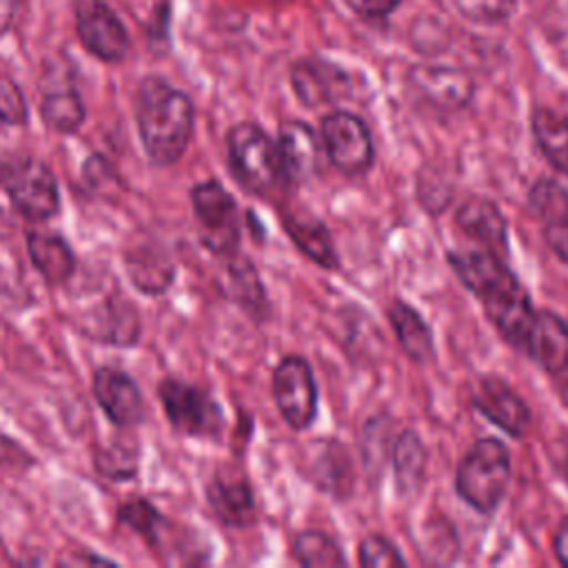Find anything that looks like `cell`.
<instances>
[{
    "instance_id": "836d02e7",
    "label": "cell",
    "mask_w": 568,
    "mask_h": 568,
    "mask_svg": "<svg viewBox=\"0 0 568 568\" xmlns=\"http://www.w3.org/2000/svg\"><path fill=\"white\" fill-rule=\"evenodd\" d=\"M455 4L466 18L477 22H501L515 9V0H455Z\"/></svg>"
},
{
    "instance_id": "e575fe53",
    "label": "cell",
    "mask_w": 568,
    "mask_h": 568,
    "mask_svg": "<svg viewBox=\"0 0 568 568\" xmlns=\"http://www.w3.org/2000/svg\"><path fill=\"white\" fill-rule=\"evenodd\" d=\"M348 7L364 18H384L393 13L402 0H346Z\"/></svg>"
},
{
    "instance_id": "1f68e13d",
    "label": "cell",
    "mask_w": 568,
    "mask_h": 568,
    "mask_svg": "<svg viewBox=\"0 0 568 568\" xmlns=\"http://www.w3.org/2000/svg\"><path fill=\"white\" fill-rule=\"evenodd\" d=\"M118 517L122 524L133 528L138 535H144L149 541H155V532L160 526V513L153 508L151 501L135 497L124 501L118 508Z\"/></svg>"
},
{
    "instance_id": "f546056e",
    "label": "cell",
    "mask_w": 568,
    "mask_h": 568,
    "mask_svg": "<svg viewBox=\"0 0 568 568\" xmlns=\"http://www.w3.org/2000/svg\"><path fill=\"white\" fill-rule=\"evenodd\" d=\"M388 439H390V424L386 415H375L373 419L366 422L364 426V437H362V457L373 475H379L384 470V462L390 455L388 450Z\"/></svg>"
},
{
    "instance_id": "ba28073f",
    "label": "cell",
    "mask_w": 568,
    "mask_h": 568,
    "mask_svg": "<svg viewBox=\"0 0 568 568\" xmlns=\"http://www.w3.org/2000/svg\"><path fill=\"white\" fill-rule=\"evenodd\" d=\"M273 397L282 419L293 430H306L317 413V384L302 355H286L273 371Z\"/></svg>"
},
{
    "instance_id": "d6a6232c",
    "label": "cell",
    "mask_w": 568,
    "mask_h": 568,
    "mask_svg": "<svg viewBox=\"0 0 568 568\" xmlns=\"http://www.w3.org/2000/svg\"><path fill=\"white\" fill-rule=\"evenodd\" d=\"M0 122L2 124H24L27 122V102L18 84L0 73Z\"/></svg>"
},
{
    "instance_id": "6da1fadb",
    "label": "cell",
    "mask_w": 568,
    "mask_h": 568,
    "mask_svg": "<svg viewBox=\"0 0 568 568\" xmlns=\"http://www.w3.org/2000/svg\"><path fill=\"white\" fill-rule=\"evenodd\" d=\"M135 122L149 160L169 166L184 155L193 135L195 113L186 93L151 75L138 87Z\"/></svg>"
},
{
    "instance_id": "30bf717a",
    "label": "cell",
    "mask_w": 568,
    "mask_h": 568,
    "mask_svg": "<svg viewBox=\"0 0 568 568\" xmlns=\"http://www.w3.org/2000/svg\"><path fill=\"white\" fill-rule=\"evenodd\" d=\"M408 87L415 98L435 111H459L475 93V84L468 73L455 67L417 64L408 71Z\"/></svg>"
},
{
    "instance_id": "3957f363",
    "label": "cell",
    "mask_w": 568,
    "mask_h": 568,
    "mask_svg": "<svg viewBox=\"0 0 568 568\" xmlns=\"http://www.w3.org/2000/svg\"><path fill=\"white\" fill-rule=\"evenodd\" d=\"M510 479V453L497 437L477 439L459 459L455 490L470 508L490 515L504 499Z\"/></svg>"
},
{
    "instance_id": "ffe728a7",
    "label": "cell",
    "mask_w": 568,
    "mask_h": 568,
    "mask_svg": "<svg viewBox=\"0 0 568 568\" xmlns=\"http://www.w3.org/2000/svg\"><path fill=\"white\" fill-rule=\"evenodd\" d=\"M390 459H393L397 493L404 499L415 497L424 486L426 466H428V450L422 437L415 430L404 428L393 444Z\"/></svg>"
},
{
    "instance_id": "4fadbf2b",
    "label": "cell",
    "mask_w": 568,
    "mask_h": 568,
    "mask_svg": "<svg viewBox=\"0 0 568 568\" xmlns=\"http://www.w3.org/2000/svg\"><path fill=\"white\" fill-rule=\"evenodd\" d=\"M277 149L288 186L308 182L322 166V138L302 120L284 122L277 133Z\"/></svg>"
},
{
    "instance_id": "8fae6325",
    "label": "cell",
    "mask_w": 568,
    "mask_h": 568,
    "mask_svg": "<svg viewBox=\"0 0 568 568\" xmlns=\"http://www.w3.org/2000/svg\"><path fill=\"white\" fill-rule=\"evenodd\" d=\"M470 402L490 424L501 428L506 435L515 439L526 435L532 419L530 408L501 377H481L470 395Z\"/></svg>"
},
{
    "instance_id": "5bb4252c",
    "label": "cell",
    "mask_w": 568,
    "mask_h": 568,
    "mask_svg": "<svg viewBox=\"0 0 568 568\" xmlns=\"http://www.w3.org/2000/svg\"><path fill=\"white\" fill-rule=\"evenodd\" d=\"M93 395L104 415L118 426H135L144 417V399L131 375L113 366L93 373Z\"/></svg>"
},
{
    "instance_id": "2e32d148",
    "label": "cell",
    "mask_w": 568,
    "mask_h": 568,
    "mask_svg": "<svg viewBox=\"0 0 568 568\" xmlns=\"http://www.w3.org/2000/svg\"><path fill=\"white\" fill-rule=\"evenodd\" d=\"M457 229L477 246L493 251L499 257L508 253V229L499 206L481 195H473L459 204L455 213Z\"/></svg>"
},
{
    "instance_id": "52a82bcc",
    "label": "cell",
    "mask_w": 568,
    "mask_h": 568,
    "mask_svg": "<svg viewBox=\"0 0 568 568\" xmlns=\"http://www.w3.org/2000/svg\"><path fill=\"white\" fill-rule=\"evenodd\" d=\"M158 397L171 426L191 437H217L224 428L220 404L200 386L166 377L158 386Z\"/></svg>"
},
{
    "instance_id": "7402d4cb",
    "label": "cell",
    "mask_w": 568,
    "mask_h": 568,
    "mask_svg": "<svg viewBox=\"0 0 568 568\" xmlns=\"http://www.w3.org/2000/svg\"><path fill=\"white\" fill-rule=\"evenodd\" d=\"M344 73L320 60H300L291 69V82L306 106L333 102L344 89Z\"/></svg>"
},
{
    "instance_id": "5b68a950",
    "label": "cell",
    "mask_w": 568,
    "mask_h": 568,
    "mask_svg": "<svg viewBox=\"0 0 568 568\" xmlns=\"http://www.w3.org/2000/svg\"><path fill=\"white\" fill-rule=\"evenodd\" d=\"M191 204L200 226L202 244L222 257L237 253L242 229L233 195L220 182L206 180L191 189Z\"/></svg>"
},
{
    "instance_id": "277c9868",
    "label": "cell",
    "mask_w": 568,
    "mask_h": 568,
    "mask_svg": "<svg viewBox=\"0 0 568 568\" xmlns=\"http://www.w3.org/2000/svg\"><path fill=\"white\" fill-rule=\"evenodd\" d=\"M0 182L13 209L31 222H44L60 209L58 180L40 160L20 158L4 164Z\"/></svg>"
},
{
    "instance_id": "484cf974",
    "label": "cell",
    "mask_w": 568,
    "mask_h": 568,
    "mask_svg": "<svg viewBox=\"0 0 568 568\" xmlns=\"http://www.w3.org/2000/svg\"><path fill=\"white\" fill-rule=\"evenodd\" d=\"M528 206L541 222V231L568 226V189L552 178H539L528 191Z\"/></svg>"
},
{
    "instance_id": "7c38bea8",
    "label": "cell",
    "mask_w": 568,
    "mask_h": 568,
    "mask_svg": "<svg viewBox=\"0 0 568 568\" xmlns=\"http://www.w3.org/2000/svg\"><path fill=\"white\" fill-rule=\"evenodd\" d=\"M82 44L104 62H118L129 49V38L118 16L100 0H82L75 13Z\"/></svg>"
},
{
    "instance_id": "d6986e66",
    "label": "cell",
    "mask_w": 568,
    "mask_h": 568,
    "mask_svg": "<svg viewBox=\"0 0 568 568\" xmlns=\"http://www.w3.org/2000/svg\"><path fill=\"white\" fill-rule=\"evenodd\" d=\"M386 317L399 348L406 353L408 359L417 364H428L435 357L433 331L410 304H406L404 300H393L386 308Z\"/></svg>"
},
{
    "instance_id": "603a6c76",
    "label": "cell",
    "mask_w": 568,
    "mask_h": 568,
    "mask_svg": "<svg viewBox=\"0 0 568 568\" xmlns=\"http://www.w3.org/2000/svg\"><path fill=\"white\" fill-rule=\"evenodd\" d=\"M27 251L33 266L49 284H64L75 271V257L64 237L49 231H31L27 235Z\"/></svg>"
},
{
    "instance_id": "4dcf8cb0",
    "label": "cell",
    "mask_w": 568,
    "mask_h": 568,
    "mask_svg": "<svg viewBox=\"0 0 568 568\" xmlns=\"http://www.w3.org/2000/svg\"><path fill=\"white\" fill-rule=\"evenodd\" d=\"M357 559L366 568H384V566L402 568V566H406V559L402 557L397 546L384 535L364 537L357 548Z\"/></svg>"
},
{
    "instance_id": "f35d334b",
    "label": "cell",
    "mask_w": 568,
    "mask_h": 568,
    "mask_svg": "<svg viewBox=\"0 0 568 568\" xmlns=\"http://www.w3.org/2000/svg\"><path fill=\"white\" fill-rule=\"evenodd\" d=\"M561 475H564V479L568 481V453H566V457H564V462H561Z\"/></svg>"
},
{
    "instance_id": "ab89813d",
    "label": "cell",
    "mask_w": 568,
    "mask_h": 568,
    "mask_svg": "<svg viewBox=\"0 0 568 568\" xmlns=\"http://www.w3.org/2000/svg\"><path fill=\"white\" fill-rule=\"evenodd\" d=\"M0 180H2V164H0Z\"/></svg>"
},
{
    "instance_id": "4316f807",
    "label": "cell",
    "mask_w": 568,
    "mask_h": 568,
    "mask_svg": "<svg viewBox=\"0 0 568 568\" xmlns=\"http://www.w3.org/2000/svg\"><path fill=\"white\" fill-rule=\"evenodd\" d=\"M293 557L306 568H339L346 566V557L339 544L322 530H302L293 539Z\"/></svg>"
},
{
    "instance_id": "7a4b0ae2",
    "label": "cell",
    "mask_w": 568,
    "mask_h": 568,
    "mask_svg": "<svg viewBox=\"0 0 568 568\" xmlns=\"http://www.w3.org/2000/svg\"><path fill=\"white\" fill-rule=\"evenodd\" d=\"M229 166L235 182L260 197H268L275 191L291 189L277 142L255 122H240L226 135Z\"/></svg>"
},
{
    "instance_id": "60d3db41",
    "label": "cell",
    "mask_w": 568,
    "mask_h": 568,
    "mask_svg": "<svg viewBox=\"0 0 568 568\" xmlns=\"http://www.w3.org/2000/svg\"><path fill=\"white\" fill-rule=\"evenodd\" d=\"M566 322H568V320H566Z\"/></svg>"
},
{
    "instance_id": "8d00e7d4",
    "label": "cell",
    "mask_w": 568,
    "mask_h": 568,
    "mask_svg": "<svg viewBox=\"0 0 568 568\" xmlns=\"http://www.w3.org/2000/svg\"><path fill=\"white\" fill-rule=\"evenodd\" d=\"M550 379H552V384H555V390H557L559 399L568 406V366H566L564 371H559L557 375H552Z\"/></svg>"
},
{
    "instance_id": "74e56055",
    "label": "cell",
    "mask_w": 568,
    "mask_h": 568,
    "mask_svg": "<svg viewBox=\"0 0 568 568\" xmlns=\"http://www.w3.org/2000/svg\"><path fill=\"white\" fill-rule=\"evenodd\" d=\"M11 18H13V2L11 0H0V36L7 31Z\"/></svg>"
},
{
    "instance_id": "44dd1931",
    "label": "cell",
    "mask_w": 568,
    "mask_h": 568,
    "mask_svg": "<svg viewBox=\"0 0 568 568\" xmlns=\"http://www.w3.org/2000/svg\"><path fill=\"white\" fill-rule=\"evenodd\" d=\"M446 257L457 280L477 297L488 286H493L495 282H499L504 275L510 273L504 257L481 246H475L468 251H450Z\"/></svg>"
},
{
    "instance_id": "d590c367",
    "label": "cell",
    "mask_w": 568,
    "mask_h": 568,
    "mask_svg": "<svg viewBox=\"0 0 568 568\" xmlns=\"http://www.w3.org/2000/svg\"><path fill=\"white\" fill-rule=\"evenodd\" d=\"M552 550H555L557 561L568 568V515L557 526V532L552 539Z\"/></svg>"
},
{
    "instance_id": "8992f818",
    "label": "cell",
    "mask_w": 568,
    "mask_h": 568,
    "mask_svg": "<svg viewBox=\"0 0 568 568\" xmlns=\"http://www.w3.org/2000/svg\"><path fill=\"white\" fill-rule=\"evenodd\" d=\"M320 138L333 169L346 178L364 175L375 162V144L366 122L351 111H333L322 120Z\"/></svg>"
},
{
    "instance_id": "9c48e42d",
    "label": "cell",
    "mask_w": 568,
    "mask_h": 568,
    "mask_svg": "<svg viewBox=\"0 0 568 568\" xmlns=\"http://www.w3.org/2000/svg\"><path fill=\"white\" fill-rule=\"evenodd\" d=\"M481 306L488 322L497 328V333L515 348L524 351L535 308L530 302L528 291L510 271L499 282L488 286L481 295Z\"/></svg>"
},
{
    "instance_id": "ac0fdd59",
    "label": "cell",
    "mask_w": 568,
    "mask_h": 568,
    "mask_svg": "<svg viewBox=\"0 0 568 568\" xmlns=\"http://www.w3.org/2000/svg\"><path fill=\"white\" fill-rule=\"evenodd\" d=\"M282 224H284L286 235L300 248V253H304L308 260H313L320 268L335 271L339 266L335 244H333L331 233L322 220L291 211V213L282 215Z\"/></svg>"
},
{
    "instance_id": "9a60e30c",
    "label": "cell",
    "mask_w": 568,
    "mask_h": 568,
    "mask_svg": "<svg viewBox=\"0 0 568 568\" xmlns=\"http://www.w3.org/2000/svg\"><path fill=\"white\" fill-rule=\"evenodd\" d=\"M524 353L541 366L548 377L564 371L568 366V322L548 308L535 311Z\"/></svg>"
},
{
    "instance_id": "cb8c5ba5",
    "label": "cell",
    "mask_w": 568,
    "mask_h": 568,
    "mask_svg": "<svg viewBox=\"0 0 568 568\" xmlns=\"http://www.w3.org/2000/svg\"><path fill=\"white\" fill-rule=\"evenodd\" d=\"M530 131L546 162L568 175V115L550 106H537L530 115Z\"/></svg>"
},
{
    "instance_id": "e0dca14e",
    "label": "cell",
    "mask_w": 568,
    "mask_h": 568,
    "mask_svg": "<svg viewBox=\"0 0 568 568\" xmlns=\"http://www.w3.org/2000/svg\"><path fill=\"white\" fill-rule=\"evenodd\" d=\"M206 497L215 517L224 526L244 528L255 521V499L246 479L217 475L209 481Z\"/></svg>"
},
{
    "instance_id": "d4e9b609",
    "label": "cell",
    "mask_w": 568,
    "mask_h": 568,
    "mask_svg": "<svg viewBox=\"0 0 568 568\" xmlns=\"http://www.w3.org/2000/svg\"><path fill=\"white\" fill-rule=\"evenodd\" d=\"M226 260V282L231 297L255 320H264L268 313V302L255 266L251 264V260L237 253L229 255Z\"/></svg>"
},
{
    "instance_id": "f1b7e54d",
    "label": "cell",
    "mask_w": 568,
    "mask_h": 568,
    "mask_svg": "<svg viewBox=\"0 0 568 568\" xmlns=\"http://www.w3.org/2000/svg\"><path fill=\"white\" fill-rule=\"evenodd\" d=\"M95 466L113 481H124L138 470V448L131 442L113 439L102 453L95 455Z\"/></svg>"
},
{
    "instance_id": "83f0119b",
    "label": "cell",
    "mask_w": 568,
    "mask_h": 568,
    "mask_svg": "<svg viewBox=\"0 0 568 568\" xmlns=\"http://www.w3.org/2000/svg\"><path fill=\"white\" fill-rule=\"evenodd\" d=\"M40 115L44 124L60 133H73L84 120V106L73 89L51 91L42 98Z\"/></svg>"
}]
</instances>
